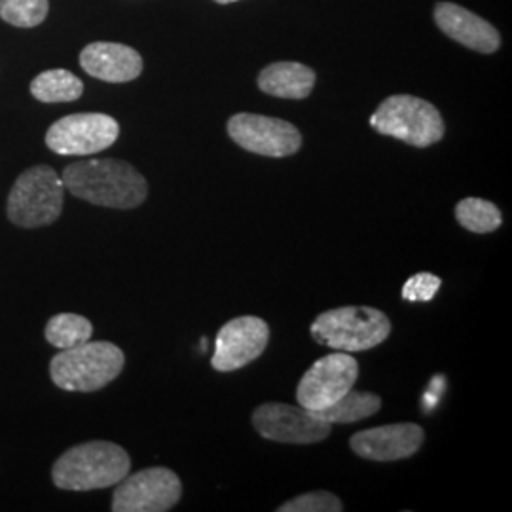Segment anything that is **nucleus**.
I'll use <instances>...</instances> for the list:
<instances>
[{"label": "nucleus", "instance_id": "f257e3e1", "mask_svg": "<svg viewBox=\"0 0 512 512\" xmlns=\"http://www.w3.org/2000/svg\"><path fill=\"white\" fill-rule=\"evenodd\" d=\"M61 181L74 198L110 209H135L148 196L147 179L133 165L114 158L67 165Z\"/></svg>", "mask_w": 512, "mask_h": 512}, {"label": "nucleus", "instance_id": "f03ea898", "mask_svg": "<svg viewBox=\"0 0 512 512\" xmlns=\"http://www.w3.org/2000/svg\"><path fill=\"white\" fill-rule=\"evenodd\" d=\"M131 459L128 452L107 440L82 442L69 448L57 459L52 480L59 490L90 492L116 486L129 475Z\"/></svg>", "mask_w": 512, "mask_h": 512}, {"label": "nucleus", "instance_id": "7ed1b4c3", "mask_svg": "<svg viewBox=\"0 0 512 512\" xmlns=\"http://www.w3.org/2000/svg\"><path fill=\"white\" fill-rule=\"evenodd\" d=\"M126 355L112 342H84L61 349L50 361V376L59 389L73 393H93L120 376Z\"/></svg>", "mask_w": 512, "mask_h": 512}, {"label": "nucleus", "instance_id": "20e7f679", "mask_svg": "<svg viewBox=\"0 0 512 512\" xmlns=\"http://www.w3.org/2000/svg\"><path fill=\"white\" fill-rule=\"evenodd\" d=\"M391 323L384 311L368 306H346L321 313L313 325L311 336L317 344L336 351L357 353L384 344Z\"/></svg>", "mask_w": 512, "mask_h": 512}, {"label": "nucleus", "instance_id": "39448f33", "mask_svg": "<svg viewBox=\"0 0 512 512\" xmlns=\"http://www.w3.org/2000/svg\"><path fill=\"white\" fill-rule=\"evenodd\" d=\"M65 184L50 165L23 171L8 196V219L19 228L50 226L61 217Z\"/></svg>", "mask_w": 512, "mask_h": 512}, {"label": "nucleus", "instance_id": "423d86ee", "mask_svg": "<svg viewBox=\"0 0 512 512\" xmlns=\"http://www.w3.org/2000/svg\"><path fill=\"white\" fill-rule=\"evenodd\" d=\"M370 126L382 135L418 148L439 143L446 131L437 107L414 95L387 97L370 116Z\"/></svg>", "mask_w": 512, "mask_h": 512}, {"label": "nucleus", "instance_id": "0eeeda50", "mask_svg": "<svg viewBox=\"0 0 512 512\" xmlns=\"http://www.w3.org/2000/svg\"><path fill=\"white\" fill-rule=\"evenodd\" d=\"M118 122L101 112L69 114L46 131V147L59 156H92L116 143Z\"/></svg>", "mask_w": 512, "mask_h": 512}, {"label": "nucleus", "instance_id": "6e6552de", "mask_svg": "<svg viewBox=\"0 0 512 512\" xmlns=\"http://www.w3.org/2000/svg\"><path fill=\"white\" fill-rule=\"evenodd\" d=\"M116 486L110 507L114 512L171 511L183 495L179 476L165 467H150L128 475Z\"/></svg>", "mask_w": 512, "mask_h": 512}, {"label": "nucleus", "instance_id": "1a4fd4ad", "mask_svg": "<svg viewBox=\"0 0 512 512\" xmlns=\"http://www.w3.org/2000/svg\"><path fill=\"white\" fill-rule=\"evenodd\" d=\"M359 376V363L349 353H330L315 361L302 376L296 399L302 408L321 412L338 403L353 389Z\"/></svg>", "mask_w": 512, "mask_h": 512}, {"label": "nucleus", "instance_id": "9d476101", "mask_svg": "<svg viewBox=\"0 0 512 512\" xmlns=\"http://www.w3.org/2000/svg\"><path fill=\"white\" fill-rule=\"evenodd\" d=\"M228 135L243 150L268 158H287L302 147V135L291 122L251 112L232 116Z\"/></svg>", "mask_w": 512, "mask_h": 512}, {"label": "nucleus", "instance_id": "9b49d317", "mask_svg": "<svg viewBox=\"0 0 512 512\" xmlns=\"http://www.w3.org/2000/svg\"><path fill=\"white\" fill-rule=\"evenodd\" d=\"M253 425L260 437L283 444H315L327 439L332 429L317 412L283 403L258 406Z\"/></svg>", "mask_w": 512, "mask_h": 512}, {"label": "nucleus", "instance_id": "f8f14e48", "mask_svg": "<svg viewBox=\"0 0 512 512\" xmlns=\"http://www.w3.org/2000/svg\"><path fill=\"white\" fill-rule=\"evenodd\" d=\"M270 340L268 323L245 315L228 321L217 334L211 365L217 372H234L258 359Z\"/></svg>", "mask_w": 512, "mask_h": 512}, {"label": "nucleus", "instance_id": "ddd939ff", "mask_svg": "<svg viewBox=\"0 0 512 512\" xmlns=\"http://www.w3.org/2000/svg\"><path fill=\"white\" fill-rule=\"evenodd\" d=\"M423 429L416 423H395L355 433L351 450L370 461H397L414 456L423 444Z\"/></svg>", "mask_w": 512, "mask_h": 512}, {"label": "nucleus", "instance_id": "4468645a", "mask_svg": "<svg viewBox=\"0 0 512 512\" xmlns=\"http://www.w3.org/2000/svg\"><path fill=\"white\" fill-rule=\"evenodd\" d=\"M435 21L446 37L478 54H494L501 46V37L492 23L454 2H439Z\"/></svg>", "mask_w": 512, "mask_h": 512}, {"label": "nucleus", "instance_id": "2eb2a0df", "mask_svg": "<svg viewBox=\"0 0 512 512\" xmlns=\"http://www.w3.org/2000/svg\"><path fill=\"white\" fill-rule=\"evenodd\" d=\"M80 67L110 84L131 82L143 73V57L126 44L92 42L80 52Z\"/></svg>", "mask_w": 512, "mask_h": 512}, {"label": "nucleus", "instance_id": "dca6fc26", "mask_svg": "<svg viewBox=\"0 0 512 512\" xmlns=\"http://www.w3.org/2000/svg\"><path fill=\"white\" fill-rule=\"evenodd\" d=\"M315 71L296 61H277L258 74V88L279 99H306L315 86Z\"/></svg>", "mask_w": 512, "mask_h": 512}, {"label": "nucleus", "instance_id": "f3484780", "mask_svg": "<svg viewBox=\"0 0 512 512\" xmlns=\"http://www.w3.org/2000/svg\"><path fill=\"white\" fill-rule=\"evenodd\" d=\"M82 93V80L65 69L44 71L31 82V95L40 103H71L80 99Z\"/></svg>", "mask_w": 512, "mask_h": 512}, {"label": "nucleus", "instance_id": "a211bd4d", "mask_svg": "<svg viewBox=\"0 0 512 512\" xmlns=\"http://www.w3.org/2000/svg\"><path fill=\"white\" fill-rule=\"evenodd\" d=\"M44 336H46L48 344L59 351L76 348V346L92 340V321L78 313H57L46 323Z\"/></svg>", "mask_w": 512, "mask_h": 512}, {"label": "nucleus", "instance_id": "6ab92c4d", "mask_svg": "<svg viewBox=\"0 0 512 512\" xmlns=\"http://www.w3.org/2000/svg\"><path fill=\"white\" fill-rule=\"evenodd\" d=\"M382 408V399L374 393L366 391H348L338 403L317 412L323 420L332 423H355L374 416Z\"/></svg>", "mask_w": 512, "mask_h": 512}, {"label": "nucleus", "instance_id": "aec40b11", "mask_svg": "<svg viewBox=\"0 0 512 512\" xmlns=\"http://www.w3.org/2000/svg\"><path fill=\"white\" fill-rule=\"evenodd\" d=\"M459 224L475 234H490L503 224V215L497 205L480 198H465L456 205Z\"/></svg>", "mask_w": 512, "mask_h": 512}, {"label": "nucleus", "instance_id": "412c9836", "mask_svg": "<svg viewBox=\"0 0 512 512\" xmlns=\"http://www.w3.org/2000/svg\"><path fill=\"white\" fill-rule=\"evenodd\" d=\"M48 10V0H0V18L19 29L37 27L48 16Z\"/></svg>", "mask_w": 512, "mask_h": 512}, {"label": "nucleus", "instance_id": "4be33fe9", "mask_svg": "<svg viewBox=\"0 0 512 512\" xmlns=\"http://www.w3.org/2000/svg\"><path fill=\"white\" fill-rule=\"evenodd\" d=\"M342 501L330 492H311L298 495L293 501L279 507V512H342Z\"/></svg>", "mask_w": 512, "mask_h": 512}, {"label": "nucleus", "instance_id": "5701e85b", "mask_svg": "<svg viewBox=\"0 0 512 512\" xmlns=\"http://www.w3.org/2000/svg\"><path fill=\"white\" fill-rule=\"evenodd\" d=\"M440 277L433 274L412 275L403 285V298L406 302H431L439 293Z\"/></svg>", "mask_w": 512, "mask_h": 512}, {"label": "nucleus", "instance_id": "b1692460", "mask_svg": "<svg viewBox=\"0 0 512 512\" xmlns=\"http://www.w3.org/2000/svg\"><path fill=\"white\" fill-rule=\"evenodd\" d=\"M440 382H442V376H437V378L433 380V389H435L437 393L442 391V384H440ZM425 399H433V404H435V401H437V395H429V393H427V397H425Z\"/></svg>", "mask_w": 512, "mask_h": 512}, {"label": "nucleus", "instance_id": "393cba45", "mask_svg": "<svg viewBox=\"0 0 512 512\" xmlns=\"http://www.w3.org/2000/svg\"><path fill=\"white\" fill-rule=\"evenodd\" d=\"M215 2H219V4H232V2H239V0H215Z\"/></svg>", "mask_w": 512, "mask_h": 512}]
</instances>
